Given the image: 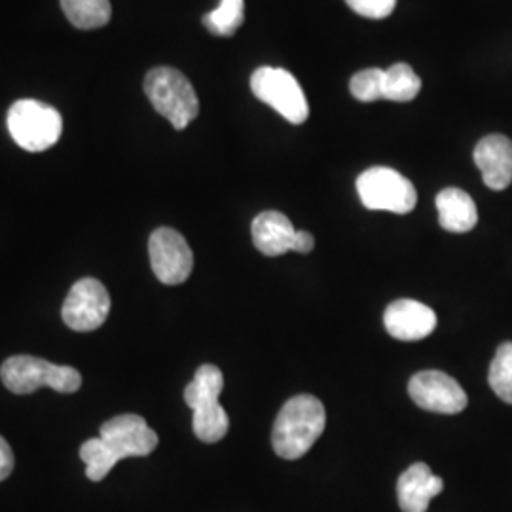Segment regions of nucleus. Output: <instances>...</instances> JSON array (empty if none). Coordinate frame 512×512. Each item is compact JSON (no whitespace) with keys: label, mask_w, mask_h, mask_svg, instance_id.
<instances>
[{"label":"nucleus","mask_w":512,"mask_h":512,"mask_svg":"<svg viewBox=\"0 0 512 512\" xmlns=\"http://www.w3.org/2000/svg\"><path fill=\"white\" fill-rule=\"evenodd\" d=\"M440 226L452 234L471 232L478 222L476 203L461 188H444L437 196Z\"/></svg>","instance_id":"dca6fc26"},{"label":"nucleus","mask_w":512,"mask_h":512,"mask_svg":"<svg viewBox=\"0 0 512 512\" xmlns=\"http://www.w3.org/2000/svg\"><path fill=\"white\" fill-rule=\"evenodd\" d=\"M148 255L154 275L164 285H181L194 268L188 241L173 228H158L148 239Z\"/></svg>","instance_id":"9d476101"},{"label":"nucleus","mask_w":512,"mask_h":512,"mask_svg":"<svg viewBox=\"0 0 512 512\" xmlns=\"http://www.w3.org/2000/svg\"><path fill=\"white\" fill-rule=\"evenodd\" d=\"M421 90V80L414 69L406 63H395L387 71H384V88L382 99L408 103L418 97Z\"/></svg>","instance_id":"a211bd4d"},{"label":"nucleus","mask_w":512,"mask_h":512,"mask_svg":"<svg viewBox=\"0 0 512 512\" xmlns=\"http://www.w3.org/2000/svg\"><path fill=\"white\" fill-rule=\"evenodd\" d=\"M0 378L16 395H31L40 387H52L57 393L71 395L82 385L80 372L67 365H54L31 355H14L0 366Z\"/></svg>","instance_id":"20e7f679"},{"label":"nucleus","mask_w":512,"mask_h":512,"mask_svg":"<svg viewBox=\"0 0 512 512\" xmlns=\"http://www.w3.org/2000/svg\"><path fill=\"white\" fill-rule=\"evenodd\" d=\"M484 184L492 190H505L512 183V141L505 135H488L478 141L475 148Z\"/></svg>","instance_id":"ddd939ff"},{"label":"nucleus","mask_w":512,"mask_h":512,"mask_svg":"<svg viewBox=\"0 0 512 512\" xmlns=\"http://www.w3.org/2000/svg\"><path fill=\"white\" fill-rule=\"evenodd\" d=\"M389 336L403 342H418L437 329V313L418 300H395L384 315Z\"/></svg>","instance_id":"f8f14e48"},{"label":"nucleus","mask_w":512,"mask_h":512,"mask_svg":"<svg viewBox=\"0 0 512 512\" xmlns=\"http://www.w3.org/2000/svg\"><path fill=\"white\" fill-rule=\"evenodd\" d=\"M346 2L355 14L370 19L387 18L397 6V0H346Z\"/></svg>","instance_id":"4be33fe9"},{"label":"nucleus","mask_w":512,"mask_h":512,"mask_svg":"<svg viewBox=\"0 0 512 512\" xmlns=\"http://www.w3.org/2000/svg\"><path fill=\"white\" fill-rule=\"evenodd\" d=\"M296 232L293 222L279 211L260 213L251 226L253 243L266 256H281L294 251Z\"/></svg>","instance_id":"2eb2a0df"},{"label":"nucleus","mask_w":512,"mask_h":512,"mask_svg":"<svg viewBox=\"0 0 512 512\" xmlns=\"http://www.w3.org/2000/svg\"><path fill=\"white\" fill-rule=\"evenodd\" d=\"M110 296L107 287L95 279L84 277L76 281L63 302L61 317L69 329L92 332L109 319Z\"/></svg>","instance_id":"1a4fd4ad"},{"label":"nucleus","mask_w":512,"mask_h":512,"mask_svg":"<svg viewBox=\"0 0 512 512\" xmlns=\"http://www.w3.org/2000/svg\"><path fill=\"white\" fill-rule=\"evenodd\" d=\"M14 465H16L14 452H12V448H10V444L6 442V439L0 437V482L12 475Z\"/></svg>","instance_id":"5701e85b"},{"label":"nucleus","mask_w":512,"mask_h":512,"mask_svg":"<svg viewBox=\"0 0 512 512\" xmlns=\"http://www.w3.org/2000/svg\"><path fill=\"white\" fill-rule=\"evenodd\" d=\"M488 382L503 403L512 404V342H505L497 348Z\"/></svg>","instance_id":"aec40b11"},{"label":"nucleus","mask_w":512,"mask_h":512,"mask_svg":"<svg viewBox=\"0 0 512 512\" xmlns=\"http://www.w3.org/2000/svg\"><path fill=\"white\" fill-rule=\"evenodd\" d=\"M245 19V0H220L219 8L203 16V25L211 35L232 37Z\"/></svg>","instance_id":"6ab92c4d"},{"label":"nucleus","mask_w":512,"mask_h":512,"mask_svg":"<svg viewBox=\"0 0 512 512\" xmlns=\"http://www.w3.org/2000/svg\"><path fill=\"white\" fill-rule=\"evenodd\" d=\"M315 247V239L310 232H296V243H294V253H311Z\"/></svg>","instance_id":"b1692460"},{"label":"nucleus","mask_w":512,"mask_h":512,"mask_svg":"<svg viewBox=\"0 0 512 512\" xmlns=\"http://www.w3.org/2000/svg\"><path fill=\"white\" fill-rule=\"evenodd\" d=\"M158 446V435L147 420L137 414H122L101 425L97 439L80 446V459L86 463V476L92 482L105 480L112 467L126 458H145Z\"/></svg>","instance_id":"f257e3e1"},{"label":"nucleus","mask_w":512,"mask_h":512,"mask_svg":"<svg viewBox=\"0 0 512 512\" xmlns=\"http://www.w3.org/2000/svg\"><path fill=\"white\" fill-rule=\"evenodd\" d=\"M357 192L366 209L372 211L406 215L418 203V192L412 181L391 167L366 169L357 179Z\"/></svg>","instance_id":"0eeeda50"},{"label":"nucleus","mask_w":512,"mask_h":512,"mask_svg":"<svg viewBox=\"0 0 512 512\" xmlns=\"http://www.w3.org/2000/svg\"><path fill=\"white\" fill-rule=\"evenodd\" d=\"M222 387L224 376L219 366L202 365L184 389V401L194 412V435L207 444L224 439L230 427L228 414L219 401Z\"/></svg>","instance_id":"7ed1b4c3"},{"label":"nucleus","mask_w":512,"mask_h":512,"mask_svg":"<svg viewBox=\"0 0 512 512\" xmlns=\"http://www.w3.org/2000/svg\"><path fill=\"white\" fill-rule=\"evenodd\" d=\"M442 490H444L442 478L433 475L427 463H414L399 478V484H397L399 505L403 512H427L431 499L439 495Z\"/></svg>","instance_id":"4468645a"},{"label":"nucleus","mask_w":512,"mask_h":512,"mask_svg":"<svg viewBox=\"0 0 512 512\" xmlns=\"http://www.w3.org/2000/svg\"><path fill=\"white\" fill-rule=\"evenodd\" d=\"M384 88V71L382 69H365L351 78L349 90L351 95L361 103H372L382 99Z\"/></svg>","instance_id":"412c9836"},{"label":"nucleus","mask_w":512,"mask_h":512,"mask_svg":"<svg viewBox=\"0 0 512 512\" xmlns=\"http://www.w3.org/2000/svg\"><path fill=\"white\" fill-rule=\"evenodd\" d=\"M61 8L76 29L105 27L112 16L109 0H61Z\"/></svg>","instance_id":"f3484780"},{"label":"nucleus","mask_w":512,"mask_h":512,"mask_svg":"<svg viewBox=\"0 0 512 512\" xmlns=\"http://www.w3.org/2000/svg\"><path fill=\"white\" fill-rule=\"evenodd\" d=\"M408 393L420 408L437 414H459L469 403L463 387L440 370L418 372L408 384Z\"/></svg>","instance_id":"9b49d317"},{"label":"nucleus","mask_w":512,"mask_h":512,"mask_svg":"<svg viewBox=\"0 0 512 512\" xmlns=\"http://www.w3.org/2000/svg\"><path fill=\"white\" fill-rule=\"evenodd\" d=\"M251 90L256 99L277 110L287 122L304 124L310 116L306 95L294 74L277 67H260L251 76Z\"/></svg>","instance_id":"6e6552de"},{"label":"nucleus","mask_w":512,"mask_h":512,"mask_svg":"<svg viewBox=\"0 0 512 512\" xmlns=\"http://www.w3.org/2000/svg\"><path fill=\"white\" fill-rule=\"evenodd\" d=\"M145 93L152 107L175 129L188 128V124L200 114V101L194 86L177 69H152L145 78Z\"/></svg>","instance_id":"39448f33"},{"label":"nucleus","mask_w":512,"mask_h":512,"mask_svg":"<svg viewBox=\"0 0 512 512\" xmlns=\"http://www.w3.org/2000/svg\"><path fill=\"white\" fill-rule=\"evenodd\" d=\"M8 129L18 147L27 152H44L59 141L63 118L46 103L21 99L8 110Z\"/></svg>","instance_id":"423d86ee"},{"label":"nucleus","mask_w":512,"mask_h":512,"mask_svg":"<svg viewBox=\"0 0 512 512\" xmlns=\"http://www.w3.org/2000/svg\"><path fill=\"white\" fill-rule=\"evenodd\" d=\"M327 412L313 395H296L281 408L274 423L272 446L283 459H300L323 435Z\"/></svg>","instance_id":"f03ea898"}]
</instances>
